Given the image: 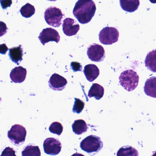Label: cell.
<instances>
[{
    "instance_id": "f1b7e54d",
    "label": "cell",
    "mask_w": 156,
    "mask_h": 156,
    "mask_svg": "<svg viewBox=\"0 0 156 156\" xmlns=\"http://www.w3.org/2000/svg\"><path fill=\"white\" fill-rule=\"evenodd\" d=\"M8 48L5 44H2L0 45V54L2 55H5L8 51Z\"/></svg>"
},
{
    "instance_id": "4fadbf2b",
    "label": "cell",
    "mask_w": 156,
    "mask_h": 156,
    "mask_svg": "<svg viewBox=\"0 0 156 156\" xmlns=\"http://www.w3.org/2000/svg\"><path fill=\"white\" fill-rule=\"evenodd\" d=\"M83 73L88 81L93 82L99 76L100 70L95 65L89 64L84 67Z\"/></svg>"
},
{
    "instance_id": "1f68e13d",
    "label": "cell",
    "mask_w": 156,
    "mask_h": 156,
    "mask_svg": "<svg viewBox=\"0 0 156 156\" xmlns=\"http://www.w3.org/2000/svg\"><path fill=\"white\" fill-rule=\"evenodd\" d=\"M48 1H53V2H55V1H57V0H48Z\"/></svg>"
},
{
    "instance_id": "30bf717a",
    "label": "cell",
    "mask_w": 156,
    "mask_h": 156,
    "mask_svg": "<svg viewBox=\"0 0 156 156\" xmlns=\"http://www.w3.org/2000/svg\"><path fill=\"white\" fill-rule=\"evenodd\" d=\"M80 26L74 19L66 18L64 20L63 31L68 36L76 35L80 30Z\"/></svg>"
},
{
    "instance_id": "e0dca14e",
    "label": "cell",
    "mask_w": 156,
    "mask_h": 156,
    "mask_svg": "<svg viewBox=\"0 0 156 156\" xmlns=\"http://www.w3.org/2000/svg\"><path fill=\"white\" fill-rule=\"evenodd\" d=\"M104 91V89L101 85L98 83H93L89 90L88 96L89 98L94 97L96 100H100L103 96Z\"/></svg>"
},
{
    "instance_id": "6da1fadb",
    "label": "cell",
    "mask_w": 156,
    "mask_h": 156,
    "mask_svg": "<svg viewBox=\"0 0 156 156\" xmlns=\"http://www.w3.org/2000/svg\"><path fill=\"white\" fill-rule=\"evenodd\" d=\"M96 10V5L93 0H79L75 5L73 13L79 23L84 24L90 22Z\"/></svg>"
},
{
    "instance_id": "d6a6232c",
    "label": "cell",
    "mask_w": 156,
    "mask_h": 156,
    "mask_svg": "<svg viewBox=\"0 0 156 156\" xmlns=\"http://www.w3.org/2000/svg\"><path fill=\"white\" fill-rule=\"evenodd\" d=\"M152 156H156V152L155 153V154L154 155H153Z\"/></svg>"
},
{
    "instance_id": "5bb4252c",
    "label": "cell",
    "mask_w": 156,
    "mask_h": 156,
    "mask_svg": "<svg viewBox=\"0 0 156 156\" xmlns=\"http://www.w3.org/2000/svg\"><path fill=\"white\" fill-rule=\"evenodd\" d=\"M122 9L128 12H133L138 9L140 5L139 0H120Z\"/></svg>"
},
{
    "instance_id": "8fae6325",
    "label": "cell",
    "mask_w": 156,
    "mask_h": 156,
    "mask_svg": "<svg viewBox=\"0 0 156 156\" xmlns=\"http://www.w3.org/2000/svg\"><path fill=\"white\" fill-rule=\"evenodd\" d=\"M48 83L49 87L52 90L61 91L65 89L68 82L66 78L55 73L51 76Z\"/></svg>"
},
{
    "instance_id": "7c38bea8",
    "label": "cell",
    "mask_w": 156,
    "mask_h": 156,
    "mask_svg": "<svg viewBox=\"0 0 156 156\" xmlns=\"http://www.w3.org/2000/svg\"><path fill=\"white\" fill-rule=\"evenodd\" d=\"M27 71L26 69L22 66L16 67L12 69L10 77L13 82L21 83L25 80Z\"/></svg>"
},
{
    "instance_id": "f546056e",
    "label": "cell",
    "mask_w": 156,
    "mask_h": 156,
    "mask_svg": "<svg viewBox=\"0 0 156 156\" xmlns=\"http://www.w3.org/2000/svg\"><path fill=\"white\" fill-rule=\"evenodd\" d=\"M71 156H85L83 155L82 154H79V153H76V154H74L72 155Z\"/></svg>"
},
{
    "instance_id": "ac0fdd59",
    "label": "cell",
    "mask_w": 156,
    "mask_h": 156,
    "mask_svg": "<svg viewBox=\"0 0 156 156\" xmlns=\"http://www.w3.org/2000/svg\"><path fill=\"white\" fill-rule=\"evenodd\" d=\"M145 64L149 70L156 73V49L148 53L146 57Z\"/></svg>"
},
{
    "instance_id": "4316f807",
    "label": "cell",
    "mask_w": 156,
    "mask_h": 156,
    "mask_svg": "<svg viewBox=\"0 0 156 156\" xmlns=\"http://www.w3.org/2000/svg\"><path fill=\"white\" fill-rule=\"evenodd\" d=\"M71 67L73 71L75 72L81 71L82 69V67L81 64L77 62H72L71 64Z\"/></svg>"
},
{
    "instance_id": "277c9868",
    "label": "cell",
    "mask_w": 156,
    "mask_h": 156,
    "mask_svg": "<svg viewBox=\"0 0 156 156\" xmlns=\"http://www.w3.org/2000/svg\"><path fill=\"white\" fill-rule=\"evenodd\" d=\"M26 135L25 128L18 124L12 126L7 133V136L11 143L16 146H19L24 143Z\"/></svg>"
},
{
    "instance_id": "3957f363",
    "label": "cell",
    "mask_w": 156,
    "mask_h": 156,
    "mask_svg": "<svg viewBox=\"0 0 156 156\" xmlns=\"http://www.w3.org/2000/svg\"><path fill=\"white\" fill-rule=\"evenodd\" d=\"M80 147L87 153H98L103 147L101 138L96 136H89L81 142Z\"/></svg>"
},
{
    "instance_id": "9c48e42d",
    "label": "cell",
    "mask_w": 156,
    "mask_h": 156,
    "mask_svg": "<svg viewBox=\"0 0 156 156\" xmlns=\"http://www.w3.org/2000/svg\"><path fill=\"white\" fill-rule=\"evenodd\" d=\"M39 40L43 45L49 42H55L58 43L60 41V37L57 31L51 27L44 29L38 37Z\"/></svg>"
},
{
    "instance_id": "44dd1931",
    "label": "cell",
    "mask_w": 156,
    "mask_h": 156,
    "mask_svg": "<svg viewBox=\"0 0 156 156\" xmlns=\"http://www.w3.org/2000/svg\"><path fill=\"white\" fill-rule=\"evenodd\" d=\"M138 151L131 146L123 147L118 150L116 156H138Z\"/></svg>"
},
{
    "instance_id": "484cf974",
    "label": "cell",
    "mask_w": 156,
    "mask_h": 156,
    "mask_svg": "<svg viewBox=\"0 0 156 156\" xmlns=\"http://www.w3.org/2000/svg\"><path fill=\"white\" fill-rule=\"evenodd\" d=\"M8 30L6 25L4 22L0 21V37L4 35Z\"/></svg>"
},
{
    "instance_id": "ffe728a7",
    "label": "cell",
    "mask_w": 156,
    "mask_h": 156,
    "mask_svg": "<svg viewBox=\"0 0 156 156\" xmlns=\"http://www.w3.org/2000/svg\"><path fill=\"white\" fill-rule=\"evenodd\" d=\"M22 156H41V151L38 146L29 145L24 148Z\"/></svg>"
},
{
    "instance_id": "5b68a950",
    "label": "cell",
    "mask_w": 156,
    "mask_h": 156,
    "mask_svg": "<svg viewBox=\"0 0 156 156\" xmlns=\"http://www.w3.org/2000/svg\"><path fill=\"white\" fill-rule=\"evenodd\" d=\"M64 14L59 8L50 6L45 10L44 18L46 23L53 27H58L62 24V19Z\"/></svg>"
},
{
    "instance_id": "cb8c5ba5",
    "label": "cell",
    "mask_w": 156,
    "mask_h": 156,
    "mask_svg": "<svg viewBox=\"0 0 156 156\" xmlns=\"http://www.w3.org/2000/svg\"><path fill=\"white\" fill-rule=\"evenodd\" d=\"M85 104L80 99L75 98V102L73 108V112L74 113L80 114L82 112L84 108Z\"/></svg>"
},
{
    "instance_id": "9a60e30c",
    "label": "cell",
    "mask_w": 156,
    "mask_h": 156,
    "mask_svg": "<svg viewBox=\"0 0 156 156\" xmlns=\"http://www.w3.org/2000/svg\"><path fill=\"white\" fill-rule=\"evenodd\" d=\"M144 90L147 95L156 98V77H152L147 80Z\"/></svg>"
},
{
    "instance_id": "d4e9b609",
    "label": "cell",
    "mask_w": 156,
    "mask_h": 156,
    "mask_svg": "<svg viewBox=\"0 0 156 156\" xmlns=\"http://www.w3.org/2000/svg\"><path fill=\"white\" fill-rule=\"evenodd\" d=\"M1 156H16V152L13 148L7 147L2 152Z\"/></svg>"
},
{
    "instance_id": "603a6c76",
    "label": "cell",
    "mask_w": 156,
    "mask_h": 156,
    "mask_svg": "<svg viewBox=\"0 0 156 156\" xmlns=\"http://www.w3.org/2000/svg\"><path fill=\"white\" fill-rule=\"evenodd\" d=\"M63 126L58 122H54L51 124L49 127V130L51 133L60 136L63 131Z\"/></svg>"
},
{
    "instance_id": "2e32d148",
    "label": "cell",
    "mask_w": 156,
    "mask_h": 156,
    "mask_svg": "<svg viewBox=\"0 0 156 156\" xmlns=\"http://www.w3.org/2000/svg\"><path fill=\"white\" fill-rule=\"evenodd\" d=\"M9 56L12 62L19 65L23 60V50L21 45L10 48Z\"/></svg>"
},
{
    "instance_id": "7402d4cb",
    "label": "cell",
    "mask_w": 156,
    "mask_h": 156,
    "mask_svg": "<svg viewBox=\"0 0 156 156\" xmlns=\"http://www.w3.org/2000/svg\"><path fill=\"white\" fill-rule=\"evenodd\" d=\"M20 13L23 17L29 18L35 13V8L32 5L27 3L22 7L20 10Z\"/></svg>"
},
{
    "instance_id": "836d02e7",
    "label": "cell",
    "mask_w": 156,
    "mask_h": 156,
    "mask_svg": "<svg viewBox=\"0 0 156 156\" xmlns=\"http://www.w3.org/2000/svg\"><path fill=\"white\" fill-rule=\"evenodd\" d=\"M1 100H2V99H1V98H0V102H1Z\"/></svg>"
},
{
    "instance_id": "d6986e66",
    "label": "cell",
    "mask_w": 156,
    "mask_h": 156,
    "mask_svg": "<svg viewBox=\"0 0 156 156\" xmlns=\"http://www.w3.org/2000/svg\"><path fill=\"white\" fill-rule=\"evenodd\" d=\"M72 127L73 132L79 135L87 132L88 129L87 124L84 120L82 119L76 120L72 124Z\"/></svg>"
},
{
    "instance_id": "ba28073f",
    "label": "cell",
    "mask_w": 156,
    "mask_h": 156,
    "mask_svg": "<svg viewBox=\"0 0 156 156\" xmlns=\"http://www.w3.org/2000/svg\"><path fill=\"white\" fill-rule=\"evenodd\" d=\"M87 55L91 61L100 62L105 58V50L102 46L94 44L89 46L87 50Z\"/></svg>"
},
{
    "instance_id": "4dcf8cb0",
    "label": "cell",
    "mask_w": 156,
    "mask_h": 156,
    "mask_svg": "<svg viewBox=\"0 0 156 156\" xmlns=\"http://www.w3.org/2000/svg\"><path fill=\"white\" fill-rule=\"evenodd\" d=\"M150 2L152 3L155 4L156 3V0H149Z\"/></svg>"
},
{
    "instance_id": "52a82bcc",
    "label": "cell",
    "mask_w": 156,
    "mask_h": 156,
    "mask_svg": "<svg viewBox=\"0 0 156 156\" xmlns=\"http://www.w3.org/2000/svg\"><path fill=\"white\" fill-rule=\"evenodd\" d=\"M43 146L45 153L51 156L58 154L62 148L60 141L53 137L47 138L44 141Z\"/></svg>"
},
{
    "instance_id": "83f0119b",
    "label": "cell",
    "mask_w": 156,
    "mask_h": 156,
    "mask_svg": "<svg viewBox=\"0 0 156 156\" xmlns=\"http://www.w3.org/2000/svg\"><path fill=\"white\" fill-rule=\"evenodd\" d=\"M0 3L2 9H5L11 6L12 1V0H0Z\"/></svg>"
},
{
    "instance_id": "7a4b0ae2",
    "label": "cell",
    "mask_w": 156,
    "mask_h": 156,
    "mask_svg": "<svg viewBox=\"0 0 156 156\" xmlns=\"http://www.w3.org/2000/svg\"><path fill=\"white\" fill-rule=\"evenodd\" d=\"M139 77L136 72L131 69L125 70L119 77L121 85L128 91H132L137 87Z\"/></svg>"
},
{
    "instance_id": "8992f818",
    "label": "cell",
    "mask_w": 156,
    "mask_h": 156,
    "mask_svg": "<svg viewBox=\"0 0 156 156\" xmlns=\"http://www.w3.org/2000/svg\"><path fill=\"white\" fill-rule=\"evenodd\" d=\"M99 40L105 45H112L118 41L119 33L115 27H106L99 33Z\"/></svg>"
}]
</instances>
